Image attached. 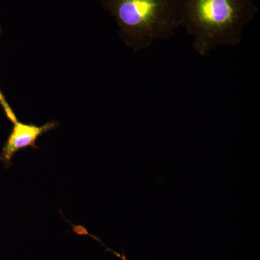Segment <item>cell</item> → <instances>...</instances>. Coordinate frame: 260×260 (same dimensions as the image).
I'll return each instance as SVG.
<instances>
[{
    "label": "cell",
    "mask_w": 260,
    "mask_h": 260,
    "mask_svg": "<svg viewBox=\"0 0 260 260\" xmlns=\"http://www.w3.org/2000/svg\"><path fill=\"white\" fill-rule=\"evenodd\" d=\"M259 12L256 0H178L179 27L192 38L198 55L234 47Z\"/></svg>",
    "instance_id": "cell-1"
},
{
    "label": "cell",
    "mask_w": 260,
    "mask_h": 260,
    "mask_svg": "<svg viewBox=\"0 0 260 260\" xmlns=\"http://www.w3.org/2000/svg\"><path fill=\"white\" fill-rule=\"evenodd\" d=\"M115 19L119 35L133 51L168 40L179 28L178 0H99Z\"/></svg>",
    "instance_id": "cell-2"
},
{
    "label": "cell",
    "mask_w": 260,
    "mask_h": 260,
    "mask_svg": "<svg viewBox=\"0 0 260 260\" xmlns=\"http://www.w3.org/2000/svg\"><path fill=\"white\" fill-rule=\"evenodd\" d=\"M2 108L6 117L13 123V129L0 154V160L6 167L11 164L17 152L30 147L38 148L36 145L38 138L48 132L55 129L59 124V121L56 120L49 121L42 126L25 124L18 120L9 103H5Z\"/></svg>",
    "instance_id": "cell-3"
},
{
    "label": "cell",
    "mask_w": 260,
    "mask_h": 260,
    "mask_svg": "<svg viewBox=\"0 0 260 260\" xmlns=\"http://www.w3.org/2000/svg\"><path fill=\"white\" fill-rule=\"evenodd\" d=\"M1 34H2V27H1V25H0V36H1Z\"/></svg>",
    "instance_id": "cell-4"
},
{
    "label": "cell",
    "mask_w": 260,
    "mask_h": 260,
    "mask_svg": "<svg viewBox=\"0 0 260 260\" xmlns=\"http://www.w3.org/2000/svg\"><path fill=\"white\" fill-rule=\"evenodd\" d=\"M121 259H122L123 260H126V258L124 257V256H122V257H121Z\"/></svg>",
    "instance_id": "cell-5"
}]
</instances>
